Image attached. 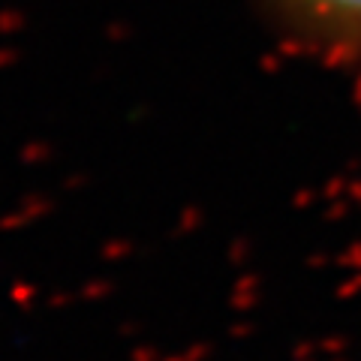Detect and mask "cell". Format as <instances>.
<instances>
[{
    "label": "cell",
    "mask_w": 361,
    "mask_h": 361,
    "mask_svg": "<svg viewBox=\"0 0 361 361\" xmlns=\"http://www.w3.org/2000/svg\"><path fill=\"white\" fill-rule=\"evenodd\" d=\"M286 51L316 63L361 66V0H247Z\"/></svg>",
    "instance_id": "cell-1"
}]
</instances>
